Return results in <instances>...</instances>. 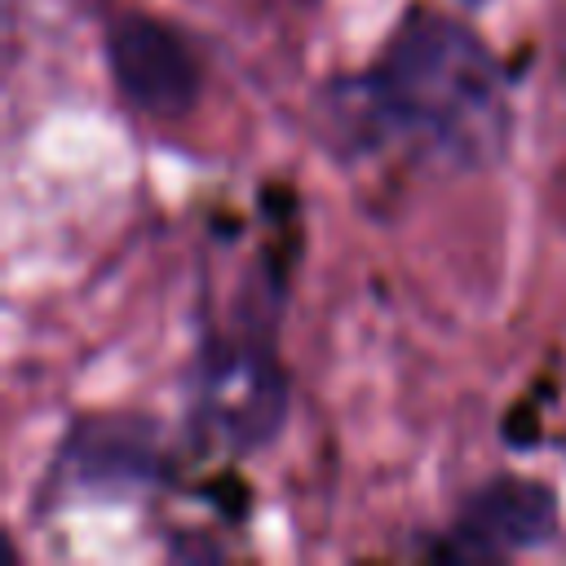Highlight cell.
I'll list each match as a JSON object with an SVG mask.
<instances>
[{"label":"cell","mask_w":566,"mask_h":566,"mask_svg":"<svg viewBox=\"0 0 566 566\" xmlns=\"http://www.w3.org/2000/svg\"><path fill=\"white\" fill-rule=\"evenodd\" d=\"M354 115L367 133L411 142L442 168H486L509 137L504 75L491 49L447 13H416L349 84Z\"/></svg>","instance_id":"obj_1"},{"label":"cell","mask_w":566,"mask_h":566,"mask_svg":"<svg viewBox=\"0 0 566 566\" xmlns=\"http://www.w3.org/2000/svg\"><path fill=\"white\" fill-rule=\"evenodd\" d=\"M195 411L230 451L270 447L287 416V389L270 345L256 336L217 340L199 367Z\"/></svg>","instance_id":"obj_2"},{"label":"cell","mask_w":566,"mask_h":566,"mask_svg":"<svg viewBox=\"0 0 566 566\" xmlns=\"http://www.w3.org/2000/svg\"><path fill=\"white\" fill-rule=\"evenodd\" d=\"M106 62L128 106L146 115L177 119L199 102L203 71L195 49L155 18H142V13L119 18L106 35Z\"/></svg>","instance_id":"obj_3"},{"label":"cell","mask_w":566,"mask_h":566,"mask_svg":"<svg viewBox=\"0 0 566 566\" xmlns=\"http://www.w3.org/2000/svg\"><path fill=\"white\" fill-rule=\"evenodd\" d=\"M557 531V495L531 478H491L455 513L447 557H509L548 544Z\"/></svg>","instance_id":"obj_4"},{"label":"cell","mask_w":566,"mask_h":566,"mask_svg":"<svg viewBox=\"0 0 566 566\" xmlns=\"http://www.w3.org/2000/svg\"><path fill=\"white\" fill-rule=\"evenodd\" d=\"M57 473L75 491H142L159 478V433L150 420H84L66 433V447L57 451Z\"/></svg>","instance_id":"obj_5"},{"label":"cell","mask_w":566,"mask_h":566,"mask_svg":"<svg viewBox=\"0 0 566 566\" xmlns=\"http://www.w3.org/2000/svg\"><path fill=\"white\" fill-rule=\"evenodd\" d=\"M460 4H482V0H460Z\"/></svg>","instance_id":"obj_6"}]
</instances>
